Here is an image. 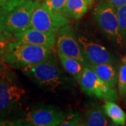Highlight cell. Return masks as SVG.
<instances>
[{
    "mask_svg": "<svg viewBox=\"0 0 126 126\" xmlns=\"http://www.w3.org/2000/svg\"><path fill=\"white\" fill-rule=\"evenodd\" d=\"M88 1L90 2V4H92V3H93V2L94 1V0H88Z\"/></svg>",
    "mask_w": 126,
    "mask_h": 126,
    "instance_id": "d4e9b609",
    "label": "cell"
},
{
    "mask_svg": "<svg viewBox=\"0 0 126 126\" xmlns=\"http://www.w3.org/2000/svg\"><path fill=\"white\" fill-rule=\"evenodd\" d=\"M57 53L64 69L79 82L85 66L78 60L64 54L58 50H57Z\"/></svg>",
    "mask_w": 126,
    "mask_h": 126,
    "instance_id": "4fadbf2b",
    "label": "cell"
},
{
    "mask_svg": "<svg viewBox=\"0 0 126 126\" xmlns=\"http://www.w3.org/2000/svg\"><path fill=\"white\" fill-rule=\"evenodd\" d=\"M77 39L87 64L113 63V56L104 46L85 36H77Z\"/></svg>",
    "mask_w": 126,
    "mask_h": 126,
    "instance_id": "30bf717a",
    "label": "cell"
},
{
    "mask_svg": "<svg viewBox=\"0 0 126 126\" xmlns=\"http://www.w3.org/2000/svg\"><path fill=\"white\" fill-rule=\"evenodd\" d=\"M66 115L62 111L50 107L32 109L27 113L24 119L27 126H61Z\"/></svg>",
    "mask_w": 126,
    "mask_h": 126,
    "instance_id": "9c48e42d",
    "label": "cell"
},
{
    "mask_svg": "<svg viewBox=\"0 0 126 126\" xmlns=\"http://www.w3.org/2000/svg\"><path fill=\"white\" fill-rule=\"evenodd\" d=\"M93 18L104 35L117 45L123 44L116 9L108 2H101L93 11Z\"/></svg>",
    "mask_w": 126,
    "mask_h": 126,
    "instance_id": "5b68a950",
    "label": "cell"
},
{
    "mask_svg": "<svg viewBox=\"0 0 126 126\" xmlns=\"http://www.w3.org/2000/svg\"><path fill=\"white\" fill-rule=\"evenodd\" d=\"M118 93L121 97L126 95V57L122 59L118 77Z\"/></svg>",
    "mask_w": 126,
    "mask_h": 126,
    "instance_id": "e0dca14e",
    "label": "cell"
},
{
    "mask_svg": "<svg viewBox=\"0 0 126 126\" xmlns=\"http://www.w3.org/2000/svg\"><path fill=\"white\" fill-rule=\"evenodd\" d=\"M34 6V1L27 0L7 13L0 34V40L9 42L16 33L31 27Z\"/></svg>",
    "mask_w": 126,
    "mask_h": 126,
    "instance_id": "277c9868",
    "label": "cell"
},
{
    "mask_svg": "<svg viewBox=\"0 0 126 126\" xmlns=\"http://www.w3.org/2000/svg\"><path fill=\"white\" fill-rule=\"evenodd\" d=\"M107 2L112 6L115 7L116 9L118 7L126 5V0H108Z\"/></svg>",
    "mask_w": 126,
    "mask_h": 126,
    "instance_id": "603a6c76",
    "label": "cell"
},
{
    "mask_svg": "<svg viewBox=\"0 0 126 126\" xmlns=\"http://www.w3.org/2000/svg\"><path fill=\"white\" fill-rule=\"evenodd\" d=\"M53 50L43 46L10 41L6 46L4 58L10 67L22 69L52 58Z\"/></svg>",
    "mask_w": 126,
    "mask_h": 126,
    "instance_id": "6da1fadb",
    "label": "cell"
},
{
    "mask_svg": "<svg viewBox=\"0 0 126 126\" xmlns=\"http://www.w3.org/2000/svg\"><path fill=\"white\" fill-rule=\"evenodd\" d=\"M79 83L81 90L89 96L113 102L118 99L115 88L107 84L95 72L86 66L83 67Z\"/></svg>",
    "mask_w": 126,
    "mask_h": 126,
    "instance_id": "52a82bcc",
    "label": "cell"
},
{
    "mask_svg": "<svg viewBox=\"0 0 126 126\" xmlns=\"http://www.w3.org/2000/svg\"><path fill=\"white\" fill-rule=\"evenodd\" d=\"M9 42H6L4 41L0 40V75L2 74V72L4 71L6 68L9 67V65L6 63L4 58V54L6 46Z\"/></svg>",
    "mask_w": 126,
    "mask_h": 126,
    "instance_id": "7402d4cb",
    "label": "cell"
},
{
    "mask_svg": "<svg viewBox=\"0 0 126 126\" xmlns=\"http://www.w3.org/2000/svg\"><path fill=\"white\" fill-rule=\"evenodd\" d=\"M27 0H0V8L10 11Z\"/></svg>",
    "mask_w": 126,
    "mask_h": 126,
    "instance_id": "44dd1931",
    "label": "cell"
},
{
    "mask_svg": "<svg viewBox=\"0 0 126 126\" xmlns=\"http://www.w3.org/2000/svg\"><path fill=\"white\" fill-rule=\"evenodd\" d=\"M26 90L10 67L0 75V118L11 115L20 107Z\"/></svg>",
    "mask_w": 126,
    "mask_h": 126,
    "instance_id": "7a4b0ae2",
    "label": "cell"
},
{
    "mask_svg": "<svg viewBox=\"0 0 126 126\" xmlns=\"http://www.w3.org/2000/svg\"><path fill=\"white\" fill-rule=\"evenodd\" d=\"M20 70L36 85L47 90L55 91L65 84L66 78L54 56L44 62Z\"/></svg>",
    "mask_w": 126,
    "mask_h": 126,
    "instance_id": "3957f363",
    "label": "cell"
},
{
    "mask_svg": "<svg viewBox=\"0 0 126 126\" xmlns=\"http://www.w3.org/2000/svg\"><path fill=\"white\" fill-rule=\"evenodd\" d=\"M105 114L116 126H125L126 123V113L118 104L113 101L105 100L104 104Z\"/></svg>",
    "mask_w": 126,
    "mask_h": 126,
    "instance_id": "2e32d148",
    "label": "cell"
},
{
    "mask_svg": "<svg viewBox=\"0 0 126 126\" xmlns=\"http://www.w3.org/2000/svg\"><path fill=\"white\" fill-rule=\"evenodd\" d=\"M57 49L64 54L75 58L80 61L84 66H86L87 62L83 54L82 50L77 37L75 36L72 27L68 24L60 28L55 32Z\"/></svg>",
    "mask_w": 126,
    "mask_h": 126,
    "instance_id": "ba28073f",
    "label": "cell"
},
{
    "mask_svg": "<svg viewBox=\"0 0 126 126\" xmlns=\"http://www.w3.org/2000/svg\"><path fill=\"white\" fill-rule=\"evenodd\" d=\"M105 112L99 106H95L88 109L84 116L83 126H106L108 122L105 116Z\"/></svg>",
    "mask_w": 126,
    "mask_h": 126,
    "instance_id": "9a60e30c",
    "label": "cell"
},
{
    "mask_svg": "<svg viewBox=\"0 0 126 126\" xmlns=\"http://www.w3.org/2000/svg\"><path fill=\"white\" fill-rule=\"evenodd\" d=\"M68 24L69 20L66 16L53 12L44 2L34 1L31 27L41 31L55 33Z\"/></svg>",
    "mask_w": 126,
    "mask_h": 126,
    "instance_id": "8992f818",
    "label": "cell"
},
{
    "mask_svg": "<svg viewBox=\"0 0 126 126\" xmlns=\"http://www.w3.org/2000/svg\"><path fill=\"white\" fill-rule=\"evenodd\" d=\"M86 67L91 69L96 73L98 77L102 79L107 84L111 87L115 88L118 83L117 70L111 63L101 64H87Z\"/></svg>",
    "mask_w": 126,
    "mask_h": 126,
    "instance_id": "7c38bea8",
    "label": "cell"
},
{
    "mask_svg": "<svg viewBox=\"0 0 126 126\" xmlns=\"http://www.w3.org/2000/svg\"><path fill=\"white\" fill-rule=\"evenodd\" d=\"M120 30L123 44L126 45V5L116 8Z\"/></svg>",
    "mask_w": 126,
    "mask_h": 126,
    "instance_id": "ac0fdd59",
    "label": "cell"
},
{
    "mask_svg": "<svg viewBox=\"0 0 126 126\" xmlns=\"http://www.w3.org/2000/svg\"><path fill=\"white\" fill-rule=\"evenodd\" d=\"M125 101H126V95L125 96Z\"/></svg>",
    "mask_w": 126,
    "mask_h": 126,
    "instance_id": "484cf974",
    "label": "cell"
},
{
    "mask_svg": "<svg viewBox=\"0 0 126 126\" xmlns=\"http://www.w3.org/2000/svg\"><path fill=\"white\" fill-rule=\"evenodd\" d=\"M90 4L88 0H67L63 15L78 20L88 11Z\"/></svg>",
    "mask_w": 126,
    "mask_h": 126,
    "instance_id": "5bb4252c",
    "label": "cell"
},
{
    "mask_svg": "<svg viewBox=\"0 0 126 126\" xmlns=\"http://www.w3.org/2000/svg\"><path fill=\"white\" fill-rule=\"evenodd\" d=\"M67 0H44V3L55 14H63Z\"/></svg>",
    "mask_w": 126,
    "mask_h": 126,
    "instance_id": "d6986e66",
    "label": "cell"
},
{
    "mask_svg": "<svg viewBox=\"0 0 126 126\" xmlns=\"http://www.w3.org/2000/svg\"><path fill=\"white\" fill-rule=\"evenodd\" d=\"M13 39L27 44L43 46L53 49L56 42V34L53 32H47L30 27L25 30L16 33Z\"/></svg>",
    "mask_w": 126,
    "mask_h": 126,
    "instance_id": "8fae6325",
    "label": "cell"
},
{
    "mask_svg": "<svg viewBox=\"0 0 126 126\" xmlns=\"http://www.w3.org/2000/svg\"><path fill=\"white\" fill-rule=\"evenodd\" d=\"M8 12H9V11H7L4 9L0 8V34H1V29H2L3 24H4L5 17H6V16Z\"/></svg>",
    "mask_w": 126,
    "mask_h": 126,
    "instance_id": "cb8c5ba5",
    "label": "cell"
},
{
    "mask_svg": "<svg viewBox=\"0 0 126 126\" xmlns=\"http://www.w3.org/2000/svg\"><path fill=\"white\" fill-rule=\"evenodd\" d=\"M83 122L81 121L80 115L78 113H71L66 116L64 120L62 123L61 126H83L82 124Z\"/></svg>",
    "mask_w": 126,
    "mask_h": 126,
    "instance_id": "ffe728a7",
    "label": "cell"
}]
</instances>
